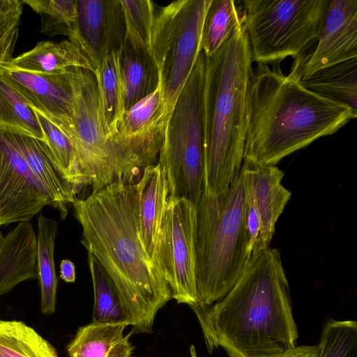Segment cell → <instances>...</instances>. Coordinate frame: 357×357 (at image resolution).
<instances>
[{
	"mask_svg": "<svg viewBox=\"0 0 357 357\" xmlns=\"http://www.w3.org/2000/svg\"><path fill=\"white\" fill-rule=\"evenodd\" d=\"M356 117L349 106L303 87L295 73L258 64L247 91L243 160L275 166Z\"/></svg>",
	"mask_w": 357,
	"mask_h": 357,
	"instance_id": "3957f363",
	"label": "cell"
},
{
	"mask_svg": "<svg viewBox=\"0 0 357 357\" xmlns=\"http://www.w3.org/2000/svg\"><path fill=\"white\" fill-rule=\"evenodd\" d=\"M119 61L127 110L155 89L158 73L150 53L126 38L119 51Z\"/></svg>",
	"mask_w": 357,
	"mask_h": 357,
	"instance_id": "7402d4cb",
	"label": "cell"
},
{
	"mask_svg": "<svg viewBox=\"0 0 357 357\" xmlns=\"http://www.w3.org/2000/svg\"><path fill=\"white\" fill-rule=\"evenodd\" d=\"M196 206L187 199L169 195L155 262L172 298L192 309L199 303L196 283Z\"/></svg>",
	"mask_w": 357,
	"mask_h": 357,
	"instance_id": "30bf717a",
	"label": "cell"
},
{
	"mask_svg": "<svg viewBox=\"0 0 357 357\" xmlns=\"http://www.w3.org/2000/svg\"><path fill=\"white\" fill-rule=\"evenodd\" d=\"M72 205L81 243L116 286L132 334L151 333L157 312L172 297L140 238L136 183H114Z\"/></svg>",
	"mask_w": 357,
	"mask_h": 357,
	"instance_id": "6da1fadb",
	"label": "cell"
},
{
	"mask_svg": "<svg viewBox=\"0 0 357 357\" xmlns=\"http://www.w3.org/2000/svg\"><path fill=\"white\" fill-rule=\"evenodd\" d=\"M37 278V234L30 221L20 222L0 241V296Z\"/></svg>",
	"mask_w": 357,
	"mask_h": 357,
	"instance_id": "e0dca14e",
	"label": "cell"
},
{
	"mask_svg": "<svg viewBox=\"0 0 357 357\" xmlns=\"http://www.w3.org/2000/svg\"><path fill=\"white\" fill-rule=\"evenodd\" d=\"M208 347L229 357H282L296 347L289 284L280 251L254 255L233 288L196 310Z\"/></svg>",
	"mask_w": 357,
	"mask_h": 357,
	"instance_id": "7a4b0ae2",
	"label": "cell"
},
{
	"mask_svg": "<svg viewBox=\"0 0 357 357\" xmlns=\"http://www.w3.org/2000/svg\"><path fill=\"white\" fill-rule=\"evenodd\" d=\"M93 73L97 86L100 120L105 135L115 143L114 138L126 111L119 52H112L105 55Z\"/></svg>",
	"mask_w": 357,
	"mask_h": 357,
	"instance_id": "ffe728a7",
	"label": "cell"
},
{
	"mask_svg": "<svg viewBox=\"0 0 357 357\" xmlns=\"http://www.w3.org/2000/svg\"><path fill=\"white\" fill-rule=\"evenodd\" d=\"M68 69L61 75H45L19 70L7 62L0 67V75L31 108L60 128L68 129L72 126L74 111V93Z\"/></svg>",
	"mask_w": 357,
	"mask_h": 357,
	"instance_id": "5bb4252c",
	"label": "cell"
},
{
	"mask_svg": "<svg viewBox=\"0 0 357 357\" xmlns=\"http://www.w3.org/2000/svg\"><path fill=\"white\" fill-rule=\"evenodd\" d=\"M22 1L40 16V33L48 37L66 36L83 51L78 29L77 0Z\"/></svg>",
	"mask_w": 357,
	"mask_h": 357,
	"instance_id": "d4e9b609",
	"label": "cell"
},
{
	"mask_svg": "<svg viewBox=\"0 0 357 357\" xmlns=\"http://www.w3.org/2000/svg\"><path fill=\"white\" fill-rule=\"evenodd\" d=\"M74 93L72 126L63 130L74 146L84 186L97 192L114 183L135 184L144 169L105 135L98 112L93 71L68 69Z\"/></svg>",
	"mask_w": 357,
	"mask_h": 357,
	"instance_id": "52a82bcc",
	"label": "cell"
},
{
	"mask_svg": "<svg viewBox=\"0 0 357 357\" xmlns=\"http://www.w3.org/2000/svg\"><path fill=\"white\" fill-rule=\"evenodd\" d=\"M0 357H3V356L0 354Z\"/></svg>",
	"mask_w": 357,
	"mask_h": 357,
	"instance_id": "74e56055",
	"label": "cell"
},
{
	"mask_svg": "<svg viewBox=\"0 0 357 357\" xmlns=\"http://www.w3.org/2000/svg\"><path fill=\"white\" fill-rule=\"evenodd\" d=\"M60 278L64 282L72 283L75 281V267L68 259H63L60 263Z\"/></svg>",
	"mask_w": 357,
	"mask_h": 357,
	"instance_id": "d590c367",
	"label": "cell"
},
{
	"mask_svg": "<svg viewBox=\"0 0 357 357\" xmlns=\"http://www.w3.org/2000/svg\"><path fill=\"white\" fill-rule=\"evenodd\" d=\"M78 29L82 50L96 66L119 52L125 38L119 0H77Z\"/></svg>",
	"mask_w": 357,
	"mask_h": 357,
	"instance_id": "9a60e30c",
	"label": "cell"
},
{
	"mask_svg": "<svg viewBox=\"0 0 357 357\" xmlns=\"http://www.w3.org/2000/svg\"><path fill=\"white\" fill-rule=\"evenodd\" d=\"M42 128L44 140L64 178L76 192L84 186L74 146L66 132L50 119L33 109Z\"/></svg>",
	"mask_w": 357,
	"mask_h": 357,
	"instance_id": "f546056e",
	"label": "cell"
},
{
	"mask_svg": "<svg viewBox=\"0 0 357 357\" xmlns=\"http://www.w3.org/2000/svg\"><path fill=\"white\" fill-rule=\"evenodd\" d=\"M206 56L202 51L167 123L158 162L169 195L198 204L204 191L203 97Z\"/></svg>",
	"mask_w": 357,
	"mask_h": 357,
	"instance_id": "8992f818",
	"label": "cell"
},
{
	"mask_svg": "<svg viewBox=\"0 0 357 357\" xmlns=\"http://www.w3.org/2000/svg\"><path fill=\"white\" fill-rule=\"evenodd\" d=\"M211 0H178L155 10L151 56L170 116L202 51V30Z\"/></svg>",
	"mask_w": 357,
	"mask_h": 357,
	"instance_id": "9c48e42d",
	"label": "cell"
},
{
	"mask_svg": "<svg viewBox=\"0 0 357 357\" xmlns=\"http://www.w3.org/2000/svg\"><path fill=\"white\" fill-rule=\"evenodd\" d=\"M329 0H243V26L252 61L278 63L297 58L318 37Z\"/></svg>",
	"mask_w": 357,
	"mask_h": 357,
	"instance_id": "ba28073f",
	"label": "cell"
},
{
	"mask_svg": "<svg viewBox=\"0 0 357 357\" xmlns=\"http://www.w3.org/2000/svg\"><path fill=\"white\" fill-rule=\"evenodd\" d=\"M246 225L252 257L270 247L276 222L291 198L282 184L284 172L275 165L243 160Z\"/></svg>",
	"mask_w": 357,
	"mask_h": 357,
	"instance_id": "8fae6325",
	"label": "cell"
},
{
	"mask_svg": "<svg viewBox=\"0 0 357 357\" xmlns=\"http://www.w3.org/2000/svg\"><path fill=\"white\" fill-rule=\"evenodd\" d=\"M317 345H303L296 347L282 357H318Z\"/></svg>",
	"mask_w": 357,
	"mask_h": 357,
	"instance_id": "e575fe53",
	"label": "cell"
},
{
	"mask_svg": "<svg viewBox=\"0 0 357 357\" xmlns=\"http://www.w3.org/2000/svg\"><path fill=\"white\" fill-rule=\"evenodd\" d=\"M119 2L125 38L150 53L156 10L154 3L150 0H119Z\"/></svg>",
	"mask_w": 357,
	"mask_h": 357,
	"instance_id": "4dcf8cb0",
	"label": "cell"
},
{
	"mask_svg": "<svg viewBox=\"0 0 357 357\" xmlns=\"http://www.w3.org/2000/svg\"><path fill=\"white\" fill-rule=\"evenodd\" d=\"M87 260L94 294L92 322L109 324L127 323L130 325L121 297L112 279L89 252H87Z\"/></svg>",
	"mask_w": 357,
	"mask_h": 357,
	"instance_id": "83f0119b",
	"label": "cell"
},
{
	"mask_svg": "<svg viewBox=\"0 0 357 357\" xmlns=\"http://www.w3.org/2000/svg\"><path fill=\"white\" fill-rule=\"evenodd\" d=\"M298 79L305 89L344 104L357 112V59L322 69L310 77Z\"/></svg>",
	"mask_w": 357,
	"mask_h": 357,
	"instance_id": "603a6c76",
	"label": "cell"
},
{
	"mask_svg": "<svg viewBox=\"0 0 357 357\" xmlns=\"http://www.w3.org/2000/svg\"><path fill=\"white\" fill-rule=\"evenodd\" d=\"M23 8L22 0H0V42L18 28Z\"/></svg>",
	"mask_w": 357,
	"mask_h": 357,
	"instance_id": "d6a6232c",
	"label": "cell"
},
{
	"mask_svg": "<svg viewBox=\"0 0 357 357\" xmlns=\"http://www.w3.org/2000/svg\"><path fill=\"white\" fill-rule=\"evenodd\" d=\"M241 6L233 0H211L207 10L202 37V51L206 57L213 55L241 24Z\"/></svg>",
	"mask_w": 357,
	"mask_h": 357,
	"instance_id": "4316f807",
	"label": "cell"
},
{
	"mask_svg": "<svg viewBox=\"0 0 357 357\" xmlns=\"http://www.w3.org/2000/svg\"><path fill=\"white\" fill-rule=\"evenodd\" d=\"M317 39L310 55L296 58L292 70L298 78L357 59V0H329Z\"/></svg>",
	"mask_w": 357,
	"mask_h": 357,
	"instance_id": "4fadbf2b",
	"label": "cell"
},
{
	"mask_svg": "<svg viewBox=\"0 0 357 357\" xmlns=\"http://www.w3.org/2000/svg\"><path fill=\"white\" fill-rule=\"evenodd\" d=\"M128 326L92 322L79 327L67 346L68 357H131L132 333L123 335Z\"/></svg>",
	"mask_w": 357,
	"mask_h": 357,
	"instance_id": "44dd1931",
	"label": "cell"
},
{
	"mask_svg": "<svg viewBox=\"0 0 357 357\" xmlns=\"http://www.w3.org/2000/svg\"><path fill=\"white\" fill-rule=\"evenodd\" d=\"M2 238H3V236H2L1 232L0 231V241L1 240Z\"/></svg>",
	"mask_w": 357,
	"mask_h": 357,
	"instance_id": "8d00e7d4",
	"label": "cell"
},
{
	"mask_svg": "<svg viewBox=\"0 0 357 357\" xmlns=\"http://www.w3.org/2000/svg\"><path fill=\"white\" fill-rule=\"evenodd\" d=\"M248 34L238 26L206 56L203 97L204 190L218 194L240 174L246 133V97L253 73Z\"/></svg>",
	"mask_w": 357,
	"mask_h": 357,
	"instance_id": "277c9868",
	"label": "cell"
},
{
	"mask_svg": "<svg viewBox=\"0 0 357 357\" xmlns=\"http://www.w3.org/2000/svg\"><path fill=\"white\" fill-rule=\"evenodd\" d=\"M14 140L30 169L49 192L55 208L64 220L68 205L77 199L74 187L64 178L44 139L11 132Z\"/></svg>",
	"mask_w": 357,
	"mask_h": 357,
	"instance_id": "ac0fdd59",
	"label": "cell"
},
{
	"mask_svg": "<svg viewBox=\"0 0 357 357\" xmlns=\"http://www.w3.org/2000/svg\"><path fill=\"white\" fill-rule=\"evenodd\" d=\"M318 347V357H357V322L329 320L323 328Z\"/></svg>",
	"mask_w": 357,
	"mask_h": 357,
	"instance_id": "1f68e13d",
	"label": "cell"
},
{
	"mask_svg": "<svg viewBox=\"0 0 357 357\" xmlns=\"http://www.w3.org/2000/svg\"><path fill=\"white\" fill-rule=\"evenodd\" d=\"M55 204L21 154L10 131L0 130V227L30 221Z\"/></svg>",
	"mask_w": 357,
	"mask_h": 357,
	"instance_id": "7c38bea8",
	"label": "cell"
},
{
	"mask_svg": "<svg viewBox=\"0 0 357 357\" xmlns=\"http://www.w3.org/2000/svg\"><path fill=\"white\" fill-rule=\"evenodd\" d=\"M0 354L3 357H59L54 347L20 321L0 319Z\"/></svg>",
	"mask_w": 357,
	"mask_h": 357,
	"instance_id": "484cf974",
	"label": "cell"
},
{
	"mask_svg": "<svg viewBox=\"0 0 357 357\" xmlns=\"http://www.w3.org/2000/svg\"><path fill=\"white\" fill-rule=\"evenodd\" d=\"M37 267L41 300L40 310L45 314H53L56 309L57 276L54 252L58 223L39 214L37 225Z\"/></svg>",
	"mask_w": 357,
	"mask_h": 357,
	"instance_id": "cb8c5ba5",
	"label": "cell"
},
{
	"mask_svg": "<svg viewBox=\"0 0 357 357\" xmlns=\"http://www.w3.org/2000/svg\"><path fill=\"white\" fill-rule=\"evenodd\" d=\"M17 36L18 28L13 31L0 42V67L13 58V54Z\"/></svg>",
	"mask_w": 357,
	"mask_h": 357,
	"instance_id": "836d02e7",
	"label": "cell"
},
{
	"mask_svg": "<svg viewBox=\"0 0 357 357\" xmlns=\"http://www.w3.org/2000/svg\"><path fill=\"white\" fill-rule=\"evenodd\" d=\"M8 65L24 71L45 75H61L70 68H82L94 72L96 67L73 41L38 42L36 46L16 57Z\"/></svg>",
	"mask_w": 357,
	"mask_h": 357,
	"instance_id": "d6986e66",
	"label": "cell"
},
{
	"mask_svg": "<svg viewBox=\"0 0 357 357\" xmlns=\"http://www.w3.org/2000/svg\"><path fill=\"white\" fill-rule=\"evenodd\" d=\"M0 130L44 139L42 128L33 108L1 75Z\"/></svg>",
	"mask_w": 357,
	"mask_h": 357,
	"instance_id": "f1b7e54d",
	"label": "cell"
},
{
	"mask_svg": "<svg viewBox=\"0 0 357 357\" xmlns=\"http://www.w3.org/2000/svg\"><path fill=\"white\" fill-rule=\"evenodd\" d=\"M196 207L198 305L208 307L233 288L252 258L242 172L222 192L204 190Z\"/></svg>",
	"mask_w": 357,
	"mask_h": 357,
	"instance_id": "5b68a950",
	"label": "cell"
},
{
	"mask_svg": "<svg viewBox=\"0 0 357 357\" xmlns=\"http://www.w3.org/2000/svg\"><path fill=\"white\" fill-rule=\"evenodd\" d=\"M136 187L140 238L155 262L169 197L166 175L161 165L157 163L146 167Z\"/></svg>",
	"mask_w": 357,
	"mask_h": 357,
	"instance_id": "2e32d148",
	"label": "cell"
}]
</instances>
